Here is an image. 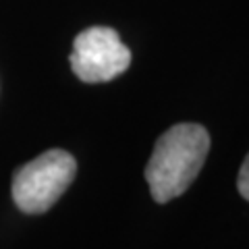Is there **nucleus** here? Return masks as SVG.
<instances>
[{
    "mask_svg": "<svg viewBox=\"0 0 249 249\" xmlns=\"http://www.w3.org/2000/svg\"><path fill=\"white\" fill-rule=\"evenodd\" d=\"M210 152V135L197 123H178L164 131L145 166L154 201L166 204L189 189Z\"/></svg>",
    "mask_w": 249,
    "mask_h": 249,
    "instance_id": "1",
    "label": "nucleus"
},
{
    "mask_svg": "<svg viewBox=\"0 0 249 249\" xmlns=\"http://www.w3.org/2000/svg\"><path fill=\"white\" fill-rule=\"evenodd\" d=\"M77 173V162L65 150H48L15 170L13 201L25 214L50 210L69 189Z\"/></svg>",
    "mask_w": 249,
    "mask_h": 249,
    "instance_id": "2",
    "label": "nucleus"
},
{
    "mask_svg": "<svg viewBox=\"0 0 249 249\" xmlns=\"http://www.w3.org/2000/svg\"><path fill=\"white\" fill-rule=\"evenodd\" d=\"M69 60L83 83H106L129 69L131 50L121 42L116 29L96 25L75 37Z\"/></svg>",
    "mask_w": 249,
    "mask_h": 249,
    "instance_id": "3",
    "label": "nucleus"
},
{
    "mask_svg": "<svg viewBox=\"0 0 249 249\" xmlns=\"http://www.w3.org/2000/svg\"><path fill=\"white\" fill-rule=\"evenodd\" d=\"M237 189L241 193V197H245L249 201V154L243 160V164L239 168V177H237Z\"/></svg>",
    "mask_w": 249,
    "mask_h": 249,
    "instance_id": "4",
    "label": "nucleus"
}]
</instances>
